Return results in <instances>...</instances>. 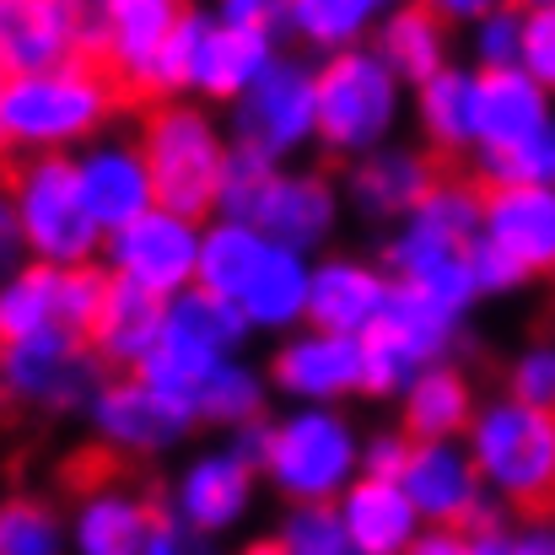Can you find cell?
Segmentation results:
<instances>
[{
    "instance_id": "1",
    "label": "cell",
    "mask_w": 555,
    "mask_h": 555,
    "mask_svg": "<svg viewBox=\"0 0 555 555\" xmlns=\"http://www.w3.org/2000/svg\"><path fill=\"white\" fill-rule=\"evenodd\" d=\"M119 81L103 60L70 54L60 65L0 81V152L16 157H76L108 135L119 114Z\"/></svg>"
},
{
    "instance_id": "2",
    "label": "cell",
    "mask_w": 555,
    "mask_h": 555,
    "mask_svg": "<svg viewBox=\"0 0 555 555\" xmlns=\"http://www.w3.org/2000/svg\"><path fill=\"white\" fill-rule=\"evenodd\" d=\"M480 199H486V189L437 179L431 194L404 221H393L388 254H383V270L399 286L426 292L431 302H442L459 319L480 302V286L469 270V248L480 237Z\"/></svg>"
},
{
    "instance_id": "3",
    "label": "cell",
    "mask_w": 555,
    "mask_h": 555,
    "mask_svg": "<svg viewBox=\"0 0 555 555\" xmlns=\"http://www.w3.org/2000/svg\"><path fill=\"white\" fill-rule=\"evenodd\" d=\"M362 475V431L340 404H292L259 426V480L286 507H335Z\"/></svg>"
},
{
    "instance_id": "4",
    "label": "cell",
    "mask_w": 555,
    "mask_h": 555,
    "mask_svg": "<svg viewBox=\"0 0 555 555\" xmlns=\"http://www.w3.org/2000/svg\"><path fill=\"white\" fill-rule=\"evenodd\" d=\"M135 146L146 152L152 194H157L163 210H179V216H194V221L216 216L232 141H227V130L199 103H189V98L152 103L146 119H141Z\"/></svg>"
},
{
    "instance_id": "5",
    "label": "cell",
    "mask_w": 555,
    "mask_h": 555,
    "mask_svg": "<svg viewBox=\"0 0 555 555\" xmlns=\"http://www.w3.org/2000/svg\"><path fill=\"white\" fill-rule=\"evenodd\" d=\"M464 448L480 469L486 496L507 507L545 513L555 507V410L518 399H486L464 431Z\"/></svg>"
},
{
    "instance_id": "6",
    "label": "cell",
    "mask_w": 555,
    "mask_h": 555,
    "mask_svg": "<svg viewBox=\"0 0 555 555\" xmlns=\"http://www.w3.org/2000/svg\"><path fill=\"white\" fill-rule=\"evenodd\" d=\"M319 81V146L340 163H357L393 141L404 119V81L377 60V49H340L313 65Z\"/></svg>"
},
{
    "instance_id": "7",
    "label": "cell",
    "mask_w": 555,
    "mask_h": 555,
    "mask_svg": "<svg viewBox=\"0 0 555 555\" xmlns=\"http://www.w3.org/2000/svg\"><path fill=\"white\" fill-rule=\"evenodd\" d=\"M5 189L16 205L22 254L33 264H98L103 259V232L81 199L76 157H22Z\"/></svg>"
},
{
    "instance_id": "8",
    "label": "cell",
    "mask_w": 555,
    "mask_h": 555,
    "mask_svg": "<svg viewBox=\"0 0 555 555\" xmlns=\"http://www.w3.org/2000/svg\"><path fill=\"white\" fill-rule=\"evenodd\" d=\"M248 335H254V330L243 324V313H237L232 302H221V297H210V292L194 286V292L168 302L163 335H157L152 357L135 367V377L152 383L163 399H173L179 410L194 415L199 383L221 367L227 357H243ZM194 421H199V415H194Z\"/></svg>"
},
{
    "instance_id": "9",
    "label": "cell",
    "mask_w": 555,
    "mask_h": 555,
    "mask_svg": "<svg viewBox=\"0 0 555 555\" xmlns=\"http://www.w3.org/2000/svg\"><path fill=\"white\" fill-rule=\"evenodd\" d=\"M227 141L270 168H286L297 152L319 146V81L313 65L281 54L237 103L227 119Z\"/></svg>"
},
{
    "instance_id": "10",
    "label": "cell",
    "mask_w": 555,
    "mask_h": 555,
    "mask_svg": "<svg viewBox=\"0 0 555 555\" xmlns=\"http://www.w3.org/2000/svg\"><path fill=\"white\" fill-rule=\"evenodd\" d=\"M459 330H464L459 313H448V308L431 302L426 292L393 281V297H388L383 319L372 324L367 340H362V357H367V388H362V393L399 399L415 372H426L453 357Z\"/></svg>"
},
{
    "instance_id": "11",
    "label": "cell",
    "mask_w": 555,
    "mask_h": 555,
    "mask_svg": "<svg viewBox=\"0 0 555 555\" xmlns=\"http://www.w3.org/2000/svg\"><path fill=\"white\" fill-rule=\"evenodd\" d=\"M108 270L103 264H33L0 275V346L33 340V335H81L98 313Z\"/></svg>"
},
{
    "instance_id": "12",
    "label": "cell",
    "mask_w": 555,
    "mask_h": 555,
    "mask_svg": "<svg viewBox=\"0 0 555 555\" xmlns=\"http://www.w3.org/2000/svg\"><path fill=\"white\" fill-rule=\"evenodd\" d=\"M199 237H205V221L152 205L141 221H130V227H119L114 237H103V270H108L114 281H130V286H141V292L173 302V297L194 292Z\"/></svg>"
},
{
    "instance_id": "13",
    "label": "cell",
    "mask_w": 555,
    "mask_h": 555,
    "mask_svg": "<svg viewBox=\"0 0 555 555\" xmlns=\"http://www.w3.org/2000/svg\"><path fill=\"white\" fill-rule=\"evenodd\" d=\"M108 372L98 367V357L87 351L81 335H33L16 346H0V410H43V415H65V410H87L92 388Z\"/></svg>"
},
{
    "instance_id": "14",
    "label": "cell",
    "mask_w": 555,
    "mask_h": 555,
    "mask_svg": "<svg viewBox=\"0 0 555 555\" xmlns=\"http://www.w3.org/2000/svg\"><path fill=\"white\" fill-rule=\"evenodd\" d=\"M399 491L410 496V507L426 529H464V534L502 529L496 496H486L480 469L464 442H415L410 464L399 475Z\"/></svg>"
},
{
    "instance_id": "15",
    "label": "cell",
    "mask_w": 555,
    "mask_h": 555,
    "mask_svg": "<svg viewBox=\"0 0 555 555\" xmlns=\"http://www.w3.org/2000/svg\"><path fill=\"white\" fill-rule=\"evenodd\" d=\"M87 426L119 459H157L179 448L199 421L173 399H163L152 383H141L135 372H108L87 399Z\"/></svg>"
},
{
    "instance_id": "16",
    "label": "cell",
    "mask_w": 555,
    "mask_h": 555,
    "mask_svg": "<svg viewBox=\"0 0 555 555\" xmlns=\"http://www.w3.org/2000/svg\"><path fill=\"white\" fill-rule=\"evenodd\" d=\"M254 496H259V469L232 442H221V448H199L189 464H179L163 513L205 540H221L254 513Z\"/></svg>"
},
{
    "instance_id": "17",
    "label": "cell",
    "mask_w": 555,
    "mask_h": 555,
    "mask_svg": "<svg viewBox=\"0 0 555 555\" xmlns=\"http://www.w3.org/2000/svg\"><path fill=\"white\" fill-rule=\"evenodd\" d=\"M340 205H346V194H340V184L330 173H319V168H275L264 179V189L254 194L243 221L259 227L270 243L319 259V248L340 227Z\"/></svg>"
},
{
    "instance_id": "18",
    "label": "cell",
    "mask_w": 555,
    "mask_h": 555,
    "mask_svg": "<svg viewBox=\"0 0 555 555\" xmlns=\"http://www.w3.org/2000/svg\"><path fill=\"white\" fill-rule=\"evenodd\" d=\"M264 377L270 388H281L286 404H340L367 388V357H362V340L351 335L297 330L275 340Z\"/></svg>"
},
{
    "instance_id": "19",
    "label": "cell",
    "mask_w": 555,
    "mask_h": 555,
    "mask_svg": "<svg viewBox=\"0 0 555 555\" xmlns=\"http://www.w3.org/2000/svg\"><path fill=\"white\" fill-rule=\"evenodd\" d=\"M388 297H393V275L377 259L319 254L313 259V286H308V330L367 340V330L383 319Z\"/></svg>"
},
{
    "instance_id": "20",
    "label": "cell",
    "mask_w": 555,
    "mask_h": 555,
    "mask_svg": "<svg viewBox=\"0 0 555 555\" xmlns=\"http://www.w3.org/2000/svg\"><path fill=\"white\" fill-rule=\"evenodd\" d=\"M480 243L496 248L524 281L555 275V189H486Z\"/></svg>"
},
{
    "instance_id": "21",
    "label": "cell",
    "mask_w": 555,
    "mask_h": 555,
    "mask_svg": "<svg viewBox=\"0 0 555 555\" xmlns=\"http://www.w3.org/2000/svg\"><path fill=\"white\" fill-rule=\"evenodd\" d=\"M76 184H81V199H87V210H92L103 237H114L119 227L141 221L157 205L146 152L135 141H119V135H103L87 152H76Z\"/></svg>"
},
{
    "instance_id": "22",
    "label": "cell",
    "mask_w": 555,
    "mask_h": 555,
    "mask_svg": "<svg viewBox=\"0 0 555 555\" xmlns=\"http://www.w3.org/2000/svg\"><path fill=\"white\" fill-rule=\"evenodd\" d=\"M281 60V43L270 33H243V27H227L205 11L199 22V43H194V76H189V98H205V103H237L270 65Z\"/></svg>"
},
{
    "instance_id": "23",
    "label": "cell",
    "mask_w": 555,
    "mask_h": 555,
    "mask_svg": "<svg viewBox=\"0 0 555 555\" xmlns=\"http://www.w3.org/2000/svg\"><path fill=\"white\" fill-rule=\"evenodd\" d=\"M163 319H168V302L130 286V281H103V297H98V313L87 324V351L98 357L103 372H135L157 335H163Z\"/></svg>"
},
{
    "instance_id": "24",
    "label": "cell",
    "mask_w": 555,
    "mask_h": 555,
    "mask_svg": "<svg viewBox=\"0 0 555 555\" xmlns=\"http://www.w3.org/2000/svg\"><path fill=\"white\" fill-rule=\"evenodd\" d=\"M157 507L130 491V486H114V480H98L76 496L70 518H65V534H70V555H141L152 529H157Z\"/></svg>"
},
{
    "instance_id": "25",
    "label": "cell",
    "mask_w": 555,
    "mask_h": 555,
    "mask_svg": "<svg viewBox=\"0 0 555 555\" xmlns=\"http://www.w3.org/2000/svg\"><path fill=\"white\" fill-rule=\"evenodd\" d=\"M437 184V168L426 152L415 146H377L367 157L346 163V179H340V194L346 205H357L367 221H404L426 194Z\"/></svg>"
},
{
    "instance_id": "26",
    "label": "cell",
    "mask_w": 555,
    "mask_h": 555,
    "mask_svg": "<svg viewBox=\"0 0 555 555\" xmlns=\"http://www.w3.org/2000/svg\"><path fill=\"white\" fill-rule=\"evenodd\" d=\"M555 98L529 81L524 70H491L480 76V92H475V163L480 157H502L513 146H524L529 135H540L555 119L551 108Z\"/></svg>"
},
{
    "instance_id": "27",
    "label": "cell",
    "mask_w": 555,
    "mask_h": 555,
    "mask_svg": "<svg viewBox=\"0 0 555 555\" xmlns=\"http://www.w3.org/2000/svg\"><path fill=\"white\" fill-rule=\"evenodd\" d=\"M308 286H313V259L297 254V248L270 243L232 308L243 313V324L254 335H281L286 340V335L308 330Z\"/></svg>"
},
{
    "instance_id": "28",
    "label": "cell",
    "mask_w": 555,
    "mask_h": 555,
    "mask_svg": "<svg viewBox=\"0 0 555 555\" xmlns=\"http://www.w3.org/2000/svg\"><path fill=\"white\" fill-rule=\"evenodd\" d=\"M340 524H346V540L351 555H404L415 545V534L426 529L410 507V496L399 491V480H367L357 475L351 491L335 502Z\"/></svg>"
},
{
    "instance_id": "29",
    "label": "cell",
    "mask_w": 555,
    "mask_h": 555,
    "mask_svg": "<svg viewBox=\"0 0 555 555\" xmlns=\"http://www.w3.org/2000/svg\"><path fill=\"white\" fill-rule=\"evenodd\" d=\"M372 49H377V60L415 92L421 81H431L437 70L453 65V27H448L431 5L399 0V5L383 16V27L372 33Z\"/></svg>"
},
{
    "instance_id": "30",
    "label": "cell",
    "mask_w": 555,
    "mask_h": 555,
    "mask_svg": "<svg viewBox=\"0 0 555 555\" xmlns=\"http://www.w3.org/2000/svg\"><path fill=\"white\" fill-rule=\"evenodd\" d=\"M475 410V388L453 362L415 372L399 393V426L410 431V442H464Z\"/></svg>"
},
{
    "instance_id": "31",
    "label": "cell",
    "mask_w": 555,
    "mask_h": 555,
    "mask_svg": "<svg viewBox=\"0 0 555 555\" xmlns=\"http://www.w3.org/2000/svg\"><path fill=\"white\" fill-rule=\"evenodd\" d=\"M475 92H480V70L459 65V60L410 92L415 98V130H421L426 152H437V157L475 152Z\"/></svg>"
},
{
    "instance_id": "32",
    "label": "cell",
    "mask_w": 555,
    "mask_h": 555,
    "mask_svg": "<svg viewBox=\"0 0 555 555\" xmlns=\"http://www.w3.org/2000/svg\"><path fill=\"white\" fill-rule=\"evenodd\" d=\"M70 54L76 38L49 0H0V76H27Z\"/></svg>"
},
{
    "instance_id": "33",
    "label": "cell",
    "mask_w": 555,
    "mask_h": 555,
    "mask_svg": "<svg viewBox=\"0 0 555 555\" xmlns=\"http://www.w3.org/2000/svg\"><path fill=\"white\" fill-rule=\"evenodd\" d=\"M399 0H286V33L308 49L340 54V49H362L372 33L383 27V16Z\"/></svg>"
},
{
    "instance_id": "34",
    "label": "cell",
    "mask_w": 555,
    "mask_h": 555,
    "mask_svg": "<svg viewBox=\"0 0 555 555\" xmlns=\"http://www.w3.org/2000/svg\"><path fill=\"white\" fill-rule=\"evenodd\" d=\"M264 248H270V237L259 227H248L237 216H210L205 237H199V275H194V286L221 297V302H237L248 275L259 270Z\"/></svg>"
},
{
    "instance_id": "35",
    "label": "cell",
    "mask_w": 555,
    "mask_h": 555,
    "mask_svg": "<svg viewBox=\"0 0 555 555\" xmlns=\"http://www.w3.org/2000/svg\"><path fill=\"white\" fill-rule=\"evenodd\" d=\"M194 415H199V426H216V431H248V426L270 421V377H264V367H254L248 357H227L199 383Z\"/></svg>"
},
{
    "instance_id": "36",
    "label": "cell",
    "mask_w": 555,
    "mask_h": 555,
    "mask_svg": "<svg viewBox=\"0 0 555 555\" xmlns=\"http://www.w3.org/2000/svg\"><path fill=\"white\" fill-rule=\"evenodd\" d=\"M0 555H70L60 507L43 496H0Z\"/></svg>"
},
{
    "instance_id": "37",
    "label": "cell",
    "mask_w": 555,
    "mask_h": 555,
    "mask_svg": "<svg viewBox=\"0 0 555 555\" xmlns=\"http://www.w3.org/2000/svg\"><path fill=\"white\" fill-rule=\"evenodd\" d=\"M469 60L480 76L491 70H518L524 65V5L496 0L491 11H480L469 22Z\"/></svg>"
},
{
    "instance_id": "38",
    "label": "cell",
    "mask_w": 555,
    "mask_h": 555,
    "mask_svg": "<svg viewBox=\"0 0 555 555\" xmlns=\"http://www.w3.org/2000/svg\"><path fill=\"white\" fill-rule=\"evenodd\" d=\"M486 189H555V119L502 157H480Z\"/></svg>"
},
{
    "instance_id": "39",
    "label": "cell",
    "mask_w": 555,
    "mask_h": 555,
    "mask_svg": "<svg viewBox=\"0 0 555 555\" xmlns=\"http://www.w3.org/2000/svg\"><path fill=\"white\" fill-rule=\"evenodd\" d=\"M275 545H281V555H351L346 524L335 507H286Z\"/></svg>"
},
{
    "instance_id": "40",
    "label": "cell",
    "mask_w": 555,
    "mask_h": 555,
    "mask_svg": "<svg viewBox=\"0 0 555 555\" xmlns=\"http://www.w3.org/2000/svg\"><path fill=\"white\" fill-rule=\"evenodd\" d=\"M199 22L205 11L184 5L173 33L163 38V54H157V70H152V98H189V76H194V43H199Z\"/></svg>"
},
{
    "instance_id": "41",
    "label": "cell",
    "mask_w": 555,
    "mask_h": 555,
    "mask_svg": "<svg viewBox=\"0 0 555 555\" xmlns=\"http://www.w3.org/2000/svg\"><path fill=\"white\" fill-rule=\"evenodd\" d=\"M507 399L555 410V340H529L507 367Z\"/></svg>"
},
{
    "instance_id": "42",
    "label": "cell",
    "mask_w": 555,
    "mask_h": 555,
    "mask_svg": "<svg viewBox=\"0 0 555 555\" xmlns=\"http://www.w3.org/2000/svg\"><path fill=\"white\" fill-rule=\"evenodd\" d=\"M518 70L555 98V0L524 5V65Z\"/></svg>"
},
{
    "instance_id": "43",
    "label": "cell",
    "mask_w": 555,
    "mask_h": 555,
    "mask_svg": "<svg viewBox=\"0 0 555 555\" xmlns=\"http://www.w3.org/2000/svg\"><path fill=\"white\" fill-rule=\"evenodd\" d=\"M49 5H54L60 22L70 27L76 54L103 60V43H108V0H49Z\"/></svg>"
},
{
    "instance_id": "44",
    "label": "cell",
    "mask_w": 555,
    "mask_h": 555,
    "mask_svg": "<svg viewBox=\"0 0 555 555\" xmlns=\"http://www.w3.org/2000/svg\"><path fill=\"white\" fill-rule=\"evenodd\" d=\"M410 431L404 426H383V431H367L362 437V475L367 480H399L404 464H410Z\"/></svg>"
},
{
    "instance_id": "45",
    "label": "cell",
    "mask_w": 555,
    "mask_h": 555,
    "mask_svg": "<svg viewBox=\"0 0 555 555\" xmlns=\"http://www.w3.org/2000/svg\"><path fill=\"white\" fill-rule=\"evenodd\" d=\"M210 16L243 33H270V38L286 33V0H216Z\"/></svg>"
},
{
    "instance_id": "46",
    "label": "cell",
    "mask_w": 555,
    "mask_h": 555,
    "mask_svg": "<svg viewBox=\"0 0 555 555\" xmlns=\"http://www.w3.org/2000/svg\"><path fill=\"white\" fill-rule=\"evenodd\" d=\"M141 555H221L216 551V540H205V534H194L184 529L179 518H157V529H152V540H146V551Z\"/></svg>"
},
{
    "instance_id": "47",
    "label": "cell",
    "mask_w": 555,
    "mask_h": 555,
    "mask_svg": "<svg viewBox=\"0 0 555 555\" xmlns=\"http://www.w3.org/2000/svg\"><path fill=\"white\" fill-rule=\"evenodd\" d=\"M404 555H475V534H464V529H421Z\"/></svg>"
},
{
    "instance_id": "48",
    "label": "cell",
    "mask_w": 555,
    "mask_h": 555,
    "mask_svg": "<svg viewBox=\"0 0 555 555\" xmlns=\"http://www.w3.org/2000/svg\"><path fill=\"white\" fill-rule=\"evenodd\" d=\"M22 259V232H16V205H11V189L0 184V270H16Z\"/></svg>"
},
{
    "instance_id": "49",
    "label": "cell",
    "mask_w": 555,
    "mask_h": 555,
    "mask_svg": "<svg viewBox=\"0 0 555 555\" xmlns=\"http://www.w3.org/2000/svg\"><path fill=\"white\" fill-rule=\"evenodd\" d=\"M513 540H518V555H555V518H529L524 529H513Z\"/></svg>"
},
{
    "instance_id": "50",
    "label": "cell",
    "mask_w": 555,
    "mask_h": 555,
    "mask_svg": "<svg viewBox=\"0 0 555 555\" xmlns=\"http://www.w3.org/2000/svg\"><path fill=\"white\" fill-rule=\"evenodd\" d=\"M421 5H431L448 27H453V22H464V27H469V22H475L480 11H491L496 0H421Z\"/></svg>"
},
{
    "instance_id": "51",
    "label": "cell",
    "mask_w": 555,
    "mask_h": 555,
    "mask_svg": "<svg viewBox=\"0 0 555 555\" xmlns=\"http://www.w3.org/2000/svg\"><path fill=\"white\" fill-rule=\"evenodd\" d=\"M475 555H518L513 529H491V534H475Z\"/></svg>"
},
{
    "instance_id": "52",
    "label": "cell",
    "mask_w": 555,
    "mask_h": 555,
    "mask_svg": "<svg viewBox=\"0 0 555 555\" xmlns=\"http://www.w3.org/2000/svg\"><path fill=\"white\" fill-rule=\"evenodd\" d=\"M237 555H281V545H275V534H270V540H248Z\"/></svg>"
},
{
    "instance_id": "53",
    "label": "cell",
    "mask_w": 555,
    "mask_h": 555,
    "mask_svg": "<svg viewBox=\"0 0 555 555\" xmlns=\"http://www.w3.org/2000/svg\"><path fill=\"white\" fill-rule=\"evenodd\" d=\"M114 5H163V0H108V11H114Z\"/></svg>"
},
{
    "instance_id": "54",
    "label": "cell",
    "mask_w": 555,
    "mask_h": 555,
    "mask_svg": "<svg viewBox=\"0 0 555 555\" xmlns=\"http://www.w3.org/2000/svg\"><path fill=\"white\" fill-rule=\"evenodd\" d=\"M513 5H529V0H513Z\"/></svg>"
},
{
    "instance_id": "55",
    "label": "cell",
    "mask_w": 555,
    "mask_h": 555,
    "mask_svg": "<svg viewBox=\"0 0 555 555\" xmlns=\"http://www.w3.org/2000/svg\"><path fill=\"white\" fill-rule=\"evenodd\" d=\"M0 81H5V76H0Z\"/></svg>"
}]
</instances>
